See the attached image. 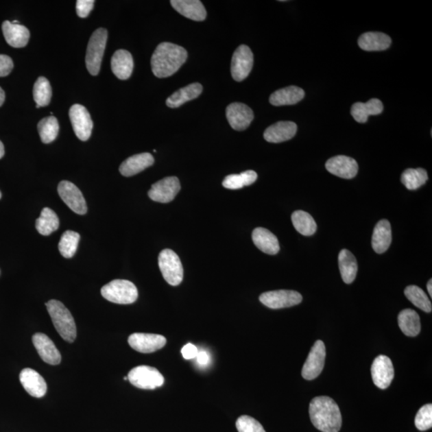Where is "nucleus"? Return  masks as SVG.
I'll return each mask as SVG.
<instances>
[{"label":"nucleus","instance_id":"f257e3e1","mask_svg":"<svg viewBox=\"0 0 432 432\" xmlns=\"http://www.w3.org/2000/svg\"><path fill=\"white\" fill-rule=\"evenodd\" d=\"M187 59V52L184 47L171 43H161L152 57L153 74L158 78L171 76L185 64Z\"/></svg>","mask_w":432,"mask_h":432},{"label":"nucleus","instance_id":"f03ea898","mask_svg":"<svg viewBox=\"0 0 432 432\" xmlns=\"http://www.w3.org/2000/svg\"><path fill=\"white\" fill-rule=\"evenodd\" d=\"M309 414L312 424L322 432H339L342 426L339 407L333 398L318 396L310 403Z\"/></svg>","mask_w":432,"mask_h":432},{"label":"nucleus","instance_id":"7ed1b4c3","mask_svg":"<svg viewBox=\"0 0 432 432\" xmlns=\"http://www.w3.org/2000/svg\"><path fill=\"white\" fill-rule=\"evenodd\" d=\"M52 323L61 337L67 342L73 343L76 339L77 331L73 316L67 307L56 300L46 302Z\"/></svg>","mask_w":432,"mask_h":432},{"label":"nucleus","instance_id":"20e7f679","mask_svg":"<svg viewBox=\"0 0 432 432\" xmlns=\"http://www.w3.org/2000/svg\"><path fill=\"white\" fill-rule=\"evenodd\" d=\"M104 299L118 304H131L138 299V290L131 281L115 280L101 289Z\"/></svg>","mask_w":432,"mask_h":432},{"label":"nucleus","instance_id":"39448f33","mask_svg":"<svg viewBox=\"0 0 432 432\" xmlns=\"http://www.w3.org/2000/svg\"><path fill=\"white\" fill-rule=\"evenodd\" d=\"M107 40L108 32L104 28H98L90 38L86 53V66L91 75L99 74Z\"/></svg>","mask_w":432,"mask_h":432},{"label":"nucleus","instance_id":"423d86ee","mask_svg":"<svg viewBox=\"0 0 432 432\" xmlns=\"http://www.w3.org/2000/svg\"><path fill=\"white\" fill-rule=\"evenodd\" d=\"M160 267L163 278L168 285H180L184 278V268L178 254L171 249H165L158 256Z\"/></svg>","mask_w":432,"mask_h":432},{"label":"nucleus","instance_id":"0eeeda50","mask_svg":"<svg viewBox=\"0 0 432 432\" xmlns=\"http://www.w3.org/2000/svg\"><path fill=\"white\" fill-rule=\"evenodd\" d=\"M128 378L133 386L145 390H153L165 383V378L156 368L145 365L132 369Z\"/></svg>","mask_w":432,"mask_h":432},{"label":"nucleus","instance_id":"6e6552de","mask_svg":"<svg viewBox=\"0 0 432 432\" xmlns=\"http://www.w3.org/2000/svg\"><path fill=\"white\" fill-rule=\"evenodd\" d=\"M259 300L269 309H281L300 304L302 296L296 291L278 290L263 293Z\"/></svg>","mask_w":432,"mask_h":432},{"label":"nucleus","instance_id":"1a4fd4ad","mask_svg":"<svg viewBox=\"0 0 432 432\" xmlns=\"http://www.w3.org/2000/svg\"><path fill=\"white\" fill-rule=\"evenodd\" d=\"M326 359V348L322 340H317L307 357L302 369V376L307 381H312L323 372Z\"/></svg>","mask_w":432,"mask_h":432},{"label":"nucleus","instance_id":"9d476101","mask_svg":"<svg viewBox=\"0 0 432 432\" xmlns=\"http://www.w3.org/2000/svg\"><path fill=\"white\" fill-rule=\"evenodd\" d=\"M69 117L76 136L82 141H88L93 129V122L88 110L83 105L71 106Z\"/></svg>","mask_w":432,"mask_h":432},{"label":"nucleus","instance_id":"9b49d317","mask_svg":"<svg viewBox=\"0 0 432 432\" xmlns=\"http://www.w3.org/2000/svg\"><path fill=\"white\" fill-rule=\"evenodd\" d=\"M180 189V182L177 177H166L152 186L148 196L153 201L167 204L176 198Z\"/></svg>","mask_w":432,"mask_h":432},{"label":"nucleus","instance_id":"f8f14e48","mask_svg":"<svg viewBox=\"0 0 432 432\" xmlns=\"http://www.w3.org/2000/svg\"><path fill=\"white\" fill-rule=\"evenodd\" d=\"M254 64L253 53L249 47L240 45L234 52L230 71L233 79L241 82L247 78Z\"/></svg>","mask_w":432,"mask_h":432},{"label":"nucleus","instance_id":"ddd939ff","mask_svg":"<svg viewBox=\"0 0 432 432\" xmlns=\"http://www.w3.org/2000/svg\"><path fill=\"white\" fill-rule=\"evenodd\" d=\"M60 198L70 209L78 215H84L88 211L83 194L74 184L69 181H62L58 186Z\"/></svg>","mask_w":432,"mask_h":432},{"label":"nucleus","instance_id":"4468645a","mask_svg":"<svg viewBox=\"0 0 432 432\" xmlns=\"http://www.w3.org/2000/svg\"><path fill=\"white\" fill-rule=\"evenodd\" d=\"M371 372L374 385L383 390L391 385L395 376V370L392 360L386 355H379L374 359Z\"/></svg>","mask_w":432,"mask_h":432},{"label":"nucleus","instance_id":"2eb2a0df","mask_svg":"<svg viewBox=\"0 0 432 432\" xmlns=\"http://www.w3.org/2000/svg\"><path fill=\"white\" fill-rule=\"evenodd\" d=\"M128 344L141 353H152L162 349L167 344L165 336L156 334L134 333L129 336Z\"/></svg>","mask_w":432,"mask_h":432},{"label":"nucleus","instance_id":"dca6fc26","mask_svg":"<svg viewBox=\"0 0 432 432\" xmlns=\"http://www.w3.org/2000/svg\"><path fill=\"white\" fill-rule=\"evenodd\" d=\"M226 115L230 127L235 131L247 129L254 119L252 110L246 104L233 103L228 106Z\"/></svg>","mask_w":432,"mask_h":432},{"label":"nucleus","instance_id":"f3484780","mask_svg":"<svg viewBox=\"0 0 432 432\" xmlns=\"http://www.w3.org/2000/svg\"><path fill=\"white\" fill-rule=\"evenodd\" d=\"M325 167L331 174L347 180L352 179L357 175L359 170L357 160L345 156H337L329 158Z\"/></svg>","mask_w":432,"mask_h":432},{"label":"nucleus","instance_id":"a211bd4d","mask_svg":"<svg viewBox=\"0 0 432 432\" xmlns=\"http://www.w3.org/2000/svg\"><path fill=\"white\" fill-rule=\"evenodd\" d=\"M32 342L43 361L51 365L60 363L61 354L47 335L36 333L33 335Z\"/></svg>","mask_w":432,"mask_h":432},{"label":"nucleus","instance_id":"6ab92c4d","mask_svg":"<svg viewBox=\"0 0 432 432\" xmlns=\"http://www.w3.org/2000/svg\"><path fill=\"white\" fill-rule=\"evenodd\" d=\"M19 381L29 395L36 398L45 396L47 390L46 381L35 370L23 369L19 374Z\"/></svg>","mask_w":432,"mask_h":432},{"label":"nucleus","instance_id":"aec40b11","mask_svg":"<svg viewBox=\"0 0 432 432\" xmlns=\"http://www.w3.org/2000/svg\"><path fill=\"white\" fill-rule=\"evenodd\" d=\"M297 125L294 122L280 121L267 128L263 137L269 143H282L290 141L296 136Z\"/></svg>","mask_w":432,"mask_h":432},{"label":"nucleus","instance_id":"412c9836","mask_svg":"<svg viewBox=\"0 0 432 432\" xmlns=\"http://www.w3.org/2000/svg\"><path fill=\"white\" fill-rule=\"evenodd\" d=\"M171 6L176 12L194 21H204L206 12L200 0H172Z\"/></svg>","mask_w":432,"mask_h":432},{"label":"nucleus","instance_id":"4be33fe9","mask_svg":"<svg viewBox=\"0 0 432 432\" xmlns=\"http://www.w3.org/2000/svg\"><path fill=\"white\" fill-rule=\"evenodd\" d=\"M3 33L10 46L16 48L25 47L30 38V32L26 27L12 22L4 21L2 25Z\"/></svg>","mask_w":432,"mask_h":432},{"label":"nucleus","instance_id":"5701e85b","mask_svg":"<svg viewBox=\"0 0 432 432\" xmlns=\"http://www.w3.org/2000/svg\"><path fill=\"white\" fill-rule=\"evenodd\" d=\"M154 158L150 153H141L127 158L119 167V171L123 176L130 177L138 174L153 165Z\"/></svg>","mask_w":432,"mask_h":432},{"label":"nucleus","instance_id":"b1692460","mask_svg":"<svg viewBox=\"0 0 432 432\" xmlns=\"http://www.w3.org/2000/svg\"><path fill=\"white\" fill-rule=\"evenodd\" d=\"M392 240L391 224L387 219L379 221L374 227L372 244L374 251L383 254L390 247Z\"/></svg>","mask_w":432,"mask_h":432},{"label":"nucleus","instance_id":"393cba45","mask_svg":"<svg viewBox=\"0 0 432 432\" xmlns=\"http://www.w3.org/2000/svg\"><path fill=\"white\" fill-rule=\"evenodd\" d=\"M112 70L118 79L125 80L132 75L134 67L131 53L126 50H118L112 58Z\"/></svg>","mask_w":432,"mask_h":432},{"label":"nucleus","instance_id":"a878e982","mask_svg":"<svg viewBox=\"0 0 432 432\" xmlns=\"http://www.w3.org/2000/svg\"><path fill=\"white\" fill-rule=\"evenodd\" d=\"M253 243L264 253L268 254H276L280 252V243L275 235L270 230L257 228L252 232Z\"/></svg>","mask_w":432,"mask_h":432},{"label":"nucleus","instance_id":"bb28decb","mask_svg":"<svg viewBox=\"0 0 432 432\" xmlns=\"http://www.w3.org/2000/svg\"><path fill=\"white\" fill-rule=\"evenodd\" d=\"M358 45L367 51H384L392 45V38L382 32H367L359 37Z\"/></svg>","mask_w":432,"mask_h":432},{"label":"nucleus","instance_id":"cd10ccee","mask_svg":"<svg viewBox=\"0 0 432 432\" xmlns=\"http://www.w3.org/2000/svg\"><path fill=\"white\" fill-rule=\"evenodd\" d=\"M304 91L296 86H287L275 91L270 96V103L274 106L294 105L304 98Z\"/></svg>","mask_w":432,"mask_h":432},{"label":"nucleus","instance_id":"c85d7f7f","mask_svg":"<svg viewBox=\"0 0 432 432\" xmlns=\"http://www.w3.org/2000/svg\"><path fill=\"white\" fill-rule=\"evenodd\" d=\"M203 91V86L194 83L184 86L172 94L166 101L167 107L177 108L189 101L198 97Z\"/></svg>","mask_w":432,"mask_h":432},{"label":"nucleus","instance_id":"c756f323","mask_svg":"<svg viewBox=\"0 0 432 432\" xmlns=\"http://www.w3.org/2000/svg\"><path fill=\"white\" fill-rule=\"evenodd\" d=\"M383 105L381 100L372 99L367 103H357L352 105L350 114L360 123L368 121L369 115H376L382 113Z\"/></svg>","mask_w":432,"mask_h":432},{"label":"nucleus","instance_id":"7c9ffc66","mask_svg":"<svg viewBox=\"0 0 432 432\" xmlns=\"http://www.w3.org/2000/svg\"><path fill=\"white\" fill-rule=\"evenodd\" d=\"M339 267L343 280L350 285L357 278L358 263L354 254L347 249H343L339 254Z\"/></svg>","mask_w":432,"mask_h":432},{"label":"nucleus","instance_id":"2f4dec72","mask_svg":"<svg viewBox=\"0 0 432 432\" xmlns=\"http://www.w3.org/2000/svg\"><path fill=\"white\" fill-rule=\"evenodd\" d=\"M398 323L402 333L410 337H415L420 333V315L414 310L405 309L400 311L398 316Z\"/></svg>","mask_w":432,"mask_h":432},{"label":"nucleus","instance_id":"473e14b6","mask_svg":"<svg viewBox=\"0 0 432 432\" xmlns=\"http://www.w3.org/2000/svg\"><path fill=\"white\" fill-rule=\"evenodd\" d=\"M38 232L42 235H50L60 227V219L54 211L45 208L36 221Z\"/></svg>","mask_w":432,"mask_h":432},{"label":"nucleus","instance_id":"72a5a7b5","mask_svg":"<svg viewBox=\"0 0 432 432\" xmlns=\"http://www.w3.org/2000/svg\"><path fill=\"white\" fill-rule=\"evenodd\" d=\"M291 221L297 232L305 237H310L316 232L317 225L315 219L304 211H296L291 215Z\"/></svg>","mask_w":432,"mask_h":432},{"label":"nucleus","instance_id":"f704fd0d","mask_svg":"<svg viewBox=\"0 0 432 432\" xmlns=\"http://www.w3.org/2000/svg\"><path fill=\"white\" fill-rule=\"evenodd\" d=\"M258 178L256 171L248 170L241 174L229 175L223 181L225 189L237 190L243 189L245 186H250L256 181Z\"/></svg>","mask_w":432,"mask_h":432},{"label":"nucleus","instance_id":"c9c22d12","mask_svg":"<svg viewBox=\"0 0 432 432\" xmlns=\"http://www.w3.org/2000/svg\"><path fill=\"white\" fill-rule=\"evenodd\" d=\"M429 180V175L426 170L422 168H417V169H407L403 172L401 176V182L408 190H416L420 187L424 185Z\"/></svg>","mask_w":432,"mask_h":432},{"label":"nucleus","instance_id":"e433bc0d","mask_svg":"<svg viewBox=\"0 0 432 432\" xmlns=\"http://www.w3.org/2000/svg\"><path fill=\"white\" fill-rule=\"evenodd\" d=\"M52 91L51 86L45 77H40L34 85L33 96L36 103V108L45 107L50 104Z\"/></svg>","mask_w":432,"mask_h":432},{"label":"nucleus","instance_id":"4c0bfd02","mask_svg":"<svg viewBox=\"0 0 432 432\" xmlns=\"http://www.w3.org/2000/svg\"><path fill=\"white\" fill-rule=\"evenodd\" d=\"M59 131V122L55 117H46L38 123V132L43 143L54 141Z\"/></svg>","mask_w":432,"mask_h":432},{"label":"nucleus","instance_id":"58836bf2","mask_svg":"<svg viewBox=\"0 0 432 432\" xmlns=\"http://www.w3.org/2000/svg\"><path fill=\"white\" fill-rule=\"evenodd\" d=\"M405 294L408 300L412 302L418 309L429 313L432 310L431 302L424 290L416 285L408 286L405 288Z\"/></svg>","mask_w":432,"mask_h":432},{"label":"nucleus","instance_id":"ea45409f","mask_svg":"<svg viewBox=\"0 0 432 432\" xmlns=\"http://www.w3.org/2000/svg\"><path fill=\"white\" fill-rule=\"evenodd\" d=\"M80 239V234L73 230H67L62 234L59 243V250L62 256L67 259L73 257L78 248Z\"/></svg>","mask_w":432,"mask_h":432},{"label":"nucleus","instance_id":"a19ab883","mask_svg":"<svg viewBox=\"0 0 432 432\" xmlns=\"http://www.w3.org/2000/svg\"><path fill=\"white\" fill-rule=\"evenodd\" d=\"M415 425L418 430L424 431L429 430L432 427V405L429 403L422 406L419 411H418L416 419Z\"/></svg>","mask_w":432,"mask_h":432},{"label":"nucleus","instance_id":"79ce46f5","mask_svg":"<svg viewBox=\"0 0 432 432\" xmlns=\"http://www.w3.org/2000/svg\"><path fill=\"white\" fill-rule=\"evenodd\" d=\"M239 432H266L261 422L248 416H242L237 421Z\"/></svg>","mask_w":432,"mask_h":432},{"label":"nucleus","instance_id":"37998d69","mask_svg":"<svg viewBox=\"0 0 432 432\" xmlns=\"http://www.w3.org/2000/svg\"><path fill=\"white\" fill-rule=\"evenodd\" d=\"M93 0H78L76 2V12L80 18H86L94 7Z\"/></svg>","mask_w":432,"mask_h":432},{"label":"nucleus","instance_id":"c03bdc74","mask_svg":"<svg viewBox=\"0 0 432 432\" xmlns=\"http://www.w3.org/2000/svg\"><path fill=\"white\" fill-rule=\"evenodd\" d=\"M14 67L12 58L6 55H0V77H4L11 73Z\"/></svg>","mask_w":432,"mask_h":432},{"label":"nucleus","instance_id":"a18cd8bd","mask_svg":"<svg viewBox=\"0 0 432 432\" xmlns=\"http://www.w3.org/2000/svg\"><path fill=\"white\" fill-rule=\"evenodd\" d=\"M181 352L185 359H192L196 358L199 350L194 344H187L182 348Z\"/></svg>","mask_w":432,"mask_h":432},{"label":"nucleus","instance_id":"49530a36","mask_svg":"<svg viewBox=\"0 0 432 432\" xmlns=\"http://www.w3.org/2000/svg\"><path fill=\"white\" fill-rule=\"evenodd\" d=\"M197 363L201 367H206L210 363V355L205 350H201L196 357Z\"/></svg>","mask_w":432,"mask_h":432},{"label":"nucleus","instance_id":"de8ad7c7","mask_svg":"<svg viewBox=\"0 0 432 432\" xmlns=\"http://www.w3.org/2000/svg\"><path fill=\"white\" fill-rule=\"evenodd\" d=\"M5 101V93L4 91L0 88V107L3 104Z\"/></svg>","mask_w":432,"mask_h":432},{"label":"nucleus","instance_id":"09e8293b","mask_svg":"<svg viewBox=\"0 0 432 432\" xmlns=\"http://www.w3.org/2000/svg\"><path fill=\"white\" fill-rule=\"evenodd\" d=\"M431 287H432V280H430L429 281V283H427V291L429 292V295H430L431 298L432 297V289H431Z\"/></svg>","mask_w":432,"mask_h":432},{"label":"nucleus","instance_id":"8fccbe9b","mask_svg":"<svg viewBox=\"0 0 432 432\" xmlns=\"http://www.w3.org/2000/svg\"><path fill=\"white\" fill-rule=\"evenodd\" d=\"M4 146L1 141H0V158H3L4 156Z\"/></svg>","mask_w":432,"mask_h":432},{"label":"nucleus","instance_id":"3c124183","mask_svg":"<svg viewBox=\"0 0 432 432\" xmlns=\"http://www.w3.org/2000/svg\"><path fill=\"white\" fill-rule=\"evenodd\" d=\"M2 195H1V192H0V199H1Z\"/></svg>","mask_w":432,"mask_h":432}]
</instances>
